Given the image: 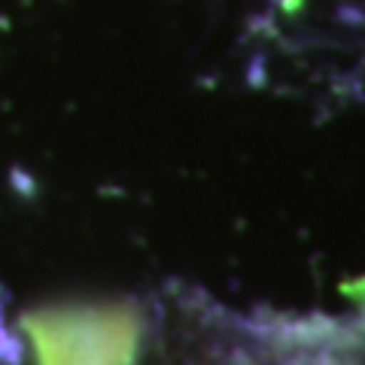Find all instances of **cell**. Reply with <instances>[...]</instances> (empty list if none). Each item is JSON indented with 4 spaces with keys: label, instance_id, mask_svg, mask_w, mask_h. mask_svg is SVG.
Returning <instances> with one entry per match:
<instances>
[{
    "label": "cell",
    "instance_id": "6da1fadb",
    "mask_svg": "<svg viewBox=\"0 0 365 365\" xmlns=\"http://www.w3.org/2000/svg\"><path fill=\"white\" fill-rule=\"evenodd\" d=\"M21 329L40 365H134L140 344V314L128 304L49 307L25 314Z\"/></svg>",
    "mask_w": 365,
    "mask_h": 365
},
{
    "label": "cell",
    "instance_id": "7a4b0ae2",
    "mask_svg": "<svg viewBox=\"0 0 365 365\" xmlns=\"http://www.w3.org/2000/svg\"><path fill=\"white\" fill-rule=\"evenodd\" d=\"M25 359V344L9 323V295L0 287V365H21Z\"/></svg>",
    "mask_w": 365,
    "mask_h": 365
}]
</instances>
